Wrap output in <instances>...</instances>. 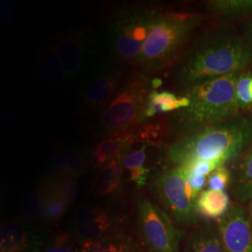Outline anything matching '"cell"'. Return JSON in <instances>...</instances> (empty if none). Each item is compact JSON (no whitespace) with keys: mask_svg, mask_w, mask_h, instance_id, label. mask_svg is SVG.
I'll return each instance as SVG.
<instances>
[{"mask_svg":"<svg viewBox=\"0 0 252 252\" xmlns=\"http://www.w3.org/2000/svg\"><path fill=\"white\" fill-rule=\"evenodd\" d=\"M252 64V50L243 36L229 27H219L197 40L181 57L175 81L183 87L242 72Z\"/></svg>","mask_w":252,"mask_h":252,"instance_id":"obj_1","label":"cell"},{"mask_svg":"<svg viewBox=\"0 0 252 252\" xmlns=\"http://www.w3.org/2000/svg\"><path fill=\"white\" fill-rule=\"evenodd\" d=\"M252 146V112L240 113L197 133L182 136L168 149L176 166L198 160L233 161Z\"/></svg>","mask_w":252,"mask_h":252,"instance_id":"obj_2","label":"cell"},{"mask_svg":"<svg viewBox=\"0 0 252 252\" xmlns=\"http://www.w3.org/2000/svg\"><path fill=\"white\" fill-rule=\"evenodd\" d=\"M204 21L201 13L155 11L143 51L133 67L135 73L149 78L168 68Z\"/></svg>","mask_w":252,"mask_h":252,"instance_id":"obj_3","label":"cell"},{"mask_svg":"<svg viewBox=\"0 0 252 252\" xmlns=\"http://www.w3.org/2000/svg\"><path fill=\"white\" fill-rule=\"evenodd\" d=\"M241 73H232L184 87L189 107L173 115L182 136L220 125L241 113L235 99V84Z\"/></svg>","mask_w":252,"mask_h":252,"instance_id":"obj_4","label":"cell"},{"mask_svg":"<svg viewBox=\"0 0 252 252\" xmlns=\"http://www.w3.org/2000/svg\"><path fill=\"white\" fill-rule=\"evenodd\" d=\"M135 73L124 82L116 96L104 108L98 134L104 136L122 133L138 127L145 120V111L152 90L153 81Z\"/></svg>","mask_w":252,"mask_h":252,"instance_id":"obj_5","label":"cell"},{"mask_svg":"<svg viewBox=\"0 0 252 252\" xmlns=\"http://www.w3.org/2000/svg\"><path fill=\"white\" fill-rule=\"evenodd\" d=\"M136 232L147 252H180L184 235L169 214L148 198L137 202Z\"/></svg>","mask_w":252,"mask_h":252,"instance_id":"obj_6","label":"cell"},{"mask_svg":"<svg viewBox=\"0 0 252 252\" xmlns=\"http://www.w3.org/2000/svg\"><path fill=\"white\" fill-rule=\"evenodd\" d=\"M155 11L138 9L118 17L110 30L109 43L118 60L134 67L143 51Z\"/></svg>","mask_w":252,"mask_h":252,"instance_id":"obj_7","label":"cell"},{"mask_svg":"<svg viewBox=\"0 0 252 252\" xmlns=\"http://www.w3.org/2000/svg\"><path fill=\"white\" fill-rule=\"evenodd\" d=\"M154 190L173 220L182 226L193 225L198 214L187 174L180 166L163 173L156 180Z\"/></svg>","mask_w":252,"mask_h":252,"instance_id":"obj_8","label":"cell"},{"mask_svg":"<svg viewBox=\"0 0 252 252\" xmlns=\"http://www.w3.org/2000/svg\"><path fill=\"white\" fill-rule=\"evenodd\" d=\"M216 226L223 252H252V224L247 208L232 206Z\"/></svg>","mask_w":252,"mask_h":252,"instance_id":"obj_9","label":"cell"},{"mask_svg":"<svg viewBox=\"0 0 252 252\" xmlns=\"http://www.w3.org/2000/svg\"><path fill=\"white\" fill-rule=\"evenodd\" d=\"M116 232L115 222L101 207H81L74 217L72 235L80 245L99 240Z\"/></svg>","mask_w":252,"mask_h":252,"instance_id":"obj_10","label":"cell"},{"mask_svg":"<svg viewBox=\"0 0 252 252\" xmlns=\"http://www.w3.org/2000/svg\"><path fill=\"white\" fill-rule=\"evenodd\" d=\"M124 73L116 69L101 71L92 79L83 94L86 109L105 108L116 96L124 82Z\"/></svg>","mask_w":252,"mask_h":252,"instance_id":"obj_11","label":"cell"},{"mask_svg":"<svg viewBox=\"0 0 252 252\" xmlns=\"http://www.w3.org/2000/svg\"><path fill=\"white\" fill-rule=\"evenodd\" d=\"M42 239L27 222L12 220L0 229V252H39Z\"/></svg>","mask_w":252,"mask_h":252,"instance_id":"obj_12","label":"cell"},{"mask_svg":"<svg viewBox=\"0 0 252 252\" xmlns=\"http://www.w3.org/2000/svg\"><path fill=\"white\" fill-rule=\"evenodd\" d=\"M138 127L101 138L91 153V165L94 168L100 169L112 158L122 153H128L130 146L140 140L139 134L136 131Z\"/></svg>","mask_w":252,"mask_h":252,"instance_id":"obj_13","label":"cell"},{"mask_svg":"<svg viewBox=\"0 0 252 252\" xmlns=\"http://www.w3.org/2000/svg\"><path fill=\"white\" fill-rule=\"evenodd\" d=\"M57 54L67 80L75 78L81 72L85 58L84 42L75 36L56 37L50 42Z\"/></svg>","mask_w":252,"mask_h":252,"instance_id":"obj_14","label":"cell"},{"mask_svg":"<svg viewBox=\"0 0 252 252\" xmlns=\"http://www.w3.org/2000/svg\"><path fill=\"white\" fill-rule=\"evenodd\" d=\"M198 216L207 220H219L225 216L232 207L229 194L223 190L204 189L196 200Z\"/></svg>","mask_w":252,"mask_h":252,"instance_id":"obj_15","label":"cell"},{"mask_svg":"<svg viewBox=\"0 0 252 252\" xmlns=\"http://www.w3.org/2000/svg\"><path fill=\"white\" fill-rule=\"evenodd\" d=\"M81 252H147L132 235L116 232L99 240L81 244Z\"/></svg>","mask_w":252,"mask_h":252,"instance_id":"obj_16","label":"cell"},{"mask_svg":"<svg viewBox=\"0 0 252 252\" xmlns=\"http://www.w3.org/2000/svg\"><path fill=\"white\" fill-rule=\"evenodd\" d=\"M232 195L240 204L252 202V146L237 162L232 180Z\"/></svg>","mask_w":252,"mask_h":252,"instance_id":"obj_17","label":"cell"},{"mask_svg":"<svg viewBox=\"0 0 252 252\" xmlns=\"http://www.w3.org/2000/svg\"><path fill=\"white\" fill-rule=\"evenodd\" d=\"M127 153H122L108 161L102 168H100L94 180V189L102 195L108 196L115 194L123 179L124 164L123 161Z\"/></svg>","mask_w":252,"mask_h":252,"instance_id":"obj_18","label":"cell"},{"mask_svg":"<svg viewBox=\"0 0 252 252\" xmlns=\"http://www.w3.org/2000/svg\"><path fill=\"white\" fill-rule=\"evenodd\" d=\"M183 252H224L217 226L206 224L194 229L186 238Z\"/></svg>","mask_w":252,"mask_h":252,"instance_id":"obj_19","label":"cell"},{"mask_svg":"<svg viewBox=\"0 0 252 252\" xmlns=\"http://www.w3.org/2000/svg\"><path fill=\"white\" fill-rule=\"evenodd\" d=\"M189 105V98L185 95L177 96L171 92L153 90L148 99L145 111V119L153 118L161 113L180 110L188 108Z\"/></svg>","mask_w":252,"mask_h":252,"instance_id":"obj_20","label":"cell"},{"mask_svg":"<svg viewBox=\"0 0 252 252\" xmlns=\"http://www.w3.org/2000/svg\"><path fill=\"white\" fill-rule=\"evenodd\" d=\"M37 62L41 77L48 84L60 85L67 80L61 62L50 42L39 50Z\"/></svg>","mask_w":252,"mask_h":252,"instance_id":"obj_21","label":"cell"},{"mask_svg":"<svg viewBox=\"0 0 252 252\" xmlns=\"http://www.w3.org/2000/svg\"><path fill=\"white\" fill-rule=\"evenodd\" d=\"M70 205L54 189L52 183L42 189L40 219L48 224L59 221Z\"/></svg>","mask_w":252,"mask_h":252,"instance_id":"obj_22","label":"cell"},{"mask_svg":"<svg viewBox=\"0 0 252 252\" xmlns=\"http://www.w3.org/2000/svg\"><path fill=\"white\" fill-rule=\"evenodd\" d=\"M206 7L210 13L224 18L252 15V0H209Z\"/></svg>","mask_w":252,"mask_h":252,"instance_id":"obj_23","label":"cell"},{"mask_svg":"<svg viewBox=\"0 0 252 252\" xmlns=\"http://www.w3.org/2000/svg\"><path fill=\"white\" fill-rule=\"evenodd\" d=\"M146 144L135 152L126 154L123 161L124 168L129 173V179L137 188H143L147 184L150 169L145 166L147 158Z\"/></svg>","mask_w":252,"mask_h":252,"instance_id":"obj_24","label":"cell"},{"mask_svg":"<svg viewBox=\"0 0 252 252\" xmlns=\"http://www.w3.org/2000/svg\"><path fill=\"white\" fill-rule=\"evenodd\" d=\"M39 252H81V248L73 235L61 233L42 240Z\"/></svg>","mask_w":252,"mask_h":252,"instance_id":"obj_25","label":"cell"},{"mask_svg":"<svg viewBox=\"0 0 252 252\" xmlns=\"http://www.w3.org/2000/svg\"><path fill=\"white\" fill-rule=\"evenodd\" d=\"M235 99L241 111L252 107V76L241 73L235 84Z\"/></svg>","mask_w":252,"mask_h":252,"instance_id":"obj_26","label":"cell"},{"mask_svg":"<svg viewBox=\"0 0 252 252\" xmlns=\"http://www.w3.org/2000/svg\"><path fill=\"white\" fill-rule=\"evenodd\" d=\"M41 203L42 189H37L36 187L28 189L22 201L21 208L23 215L29 220L40 218Z\"/></svg>","mask_w":252,"mask_h":252,"instance_id":"obj_27","label":"cell"},{"mask_svg":"<svg viewBox=\"0 0 252 252\" xmlns=\"http://www.w3.org/2000/svg\"><path fill=\"white\" fill-rule=\"evenodd\" d=\"M54 189L71 205L78 194V179L65 175L61 178L54 179L52 183Z\"/></svg>","mask_w":252,"mask_h":252,"instance_id":"obj_28","label":"cell"},{"mask_svg":"<svg viewBox=\"0 0 252 252\" xmlns=\"http://www.w3.org/2000/svg\"><path fill=\"white\" fill-rule=\"evenodd\" d=\"M225 166L220 161H208V160H198L189 162L182 165L184 171L188 176H198V177H208L211 173L215 171L217 168Z\"/></svg>","mask_w":252,"mask_h":252,"instance_id":"obj_29","label":"cell"},{"mask_svg":"<svg viewBox=\"0 0 252 252\" xmlns=\"http://www.w3.org/2000/svg\"><path fill=\"white\" fill-rule=\"evenodd\" d=\"M232 180L233 175L225 165L217 168L207 177V186L208 189L225 191V189L232 185Z\"/></svg>","mask_w":252,"mask_h":252,"instance_id":"obj_30","label":"cell"},{"mask_svg":"<svg viewBox=\"0 0 252 252\" xmlns=\"http://www.w3.org/2000/svg\"><path fill=\"white\" fill-rule=\"evenodd\" d=\"M86 162L83 155L79 152L72 151L68 152V162H67V170L66 175L74 178H79L85 172Z\"/></svg>","mask_w":252,"mask_h":252,"instance_id":"obj_31","label":"cell"},{"mask_svg":"<svg viewBox=\"0 0 252 252\" xmlns=\"http://www.w3.org/2000/svg\"><path fill=\"white\" fill-rule=\"evenodd\" d=\"M67 162H68V152L63 151L58 153L53 162V173L55 179L61 178L66 175L67 170Z\"/></svg>","mask_w":252,"mask_h":252,"instance_id":"obj_32","label":"cell"},{"mask_svg":"<svg viewBox=\"0 0 252 252\" xmlns=\"http://www.w3.org/2000/svg\"><path fill=\"white\" fill-rule=\"evenodd\" d=\"M188 182L189 187L192 191V195L195 200L200 195V193L204 190V187L207 184V177H198V176H188Z\"/></svg>","mask_w":252,"mask_h":252,"instance_id":"obj_33","label":"cell"},{"mask_svg":"<svg viewBox=\"0 0 252 252\" xmlns=\"http://www.w3.org/2000/svg\"><path fill=\"white\" fill-rule=\"evenodd\" d=\"M16 10V5L12 4L11 2L4 1L3 4H1V18L4 21L9 20L13 16Z\"/></svg>","mask_w":252,"mask_h":252,"instance_id":"obj_34","label":"cell"},{"mask_svg":"<svg viewBox=\"0 0 252 252\" xmlns=\"http://www.w3.org/2000/svg\"><path fill=\"white\" fill-rule=\"evenodd\" d=\"M243 37L252 50V18L250 19L244 26Z\"/></svg>","mask_w":252,"mask_h":252,"instance_id":"obj_35","label":"cell"},{"mask_svg":"<svg viewBox=\"0 0 252 252\" xmlns=\"http://www.w3.org/2000/svg\"><path fill=\"white\" fill-rule=\"evenodd\" d=\"M249 215H250V220H251V224H252V202L251 204V207H250V210H249Z\"/></svg>","mask_w":252,"mask_h":252,"instance_id":"obj_36","label":"cell"}]
</instances>
